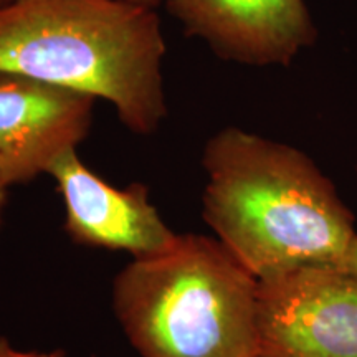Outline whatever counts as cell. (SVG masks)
<instances>
[{
    "label": "cell",
    "instance_id": "277c9868",
    "mask_svg": "<svg viewBox=\"0 0 357 357\" xmlns=\"http://www.w3.org/2000/svg\"><path fill=\"white\" fill-rule=\"evenodd\" d=\"M263 357H357V276L305 268L258 281Z\"/></svg>",
    "mask_w": 357,
    "mask_h": 357
},
{
    "label": "cell",
    "instance_id": "8992f818",
    "mask_svg": "<svg viewBox=\"0 0 357 357\" xmlns=\"http://www.w3.org/2000/svg\"><path fill=\"white\" fill-rule=\"evenodd\" d=\"M65 207V231L75 243L129 253L131 258L160 255L178 240L141 182L114 187L89 169L77 149L48 167Z\"/></svg>",
    "mask_w": 357,
    "mask_h": 357
},
{
    "label": "cell",
    "instance_id": "9c48e42d",
    "mask_svg": "<svg viewBox=\"0 0 357 357\" xmlns=\"http://www.w3.org/2000/svg\"><path fill=\"white\" fill-rule=\"evenodd\" d=\"M344 266L347 268V270L352 271V273H354V275L357 276V238H356L354 245H352L349 255H347V258H346Z\"/></svg>",
    "mask_w": 357,
    "mask_h": 357
},
{
    "label": "cell",
    "instance_id": "7c38bea8",
    "mask_svg": "<svg viewBox=\"0 0 357 357\" xmlns=\"http://www.w3.org/2000/svg\"><path fill=\"white\" fill-rule=\"evenodd\" d=\"M8 2H12V0H0V7L6 6V3H8Z\"/></svg>",
    "mask_w": 357,
    "mask_h": 357
},
{
    "label": "cell",
    "instance_id": "ba28073f",
    "mask_svg": "<svg viewBox=\"0 0 357 357\" xmlns=\"http://www.w3.org/2000/svg\"><path fill=\"white\" fill-rule=\"evenodd\" d=\"M0 357H65L63 351H22L10 344L6 337H0Z\"/></svg>",
    "mask_w": 357,
    "mask_h": 357
},
{
    "label": "cell",
    "instance_id": "7a4b0ae2",
    "mask_svg": "<svg viewBox=\"0 0 357 357\" xmlns=\"http://www.w3.org/2000/svg\"><path fill=\"white\" fill-rule=\"evenodd\" d=\"M155 8L128 0H12L0 7V71L102 98L129 131L167 116Z\"/></svg>",
    "mask_w": 357,
    "mask_h": 357
},
{
    "label": "cell",
    "instance_id": "30bf717a",
    "mask_svg": "<svg viewBox=\"0 0 357 357\" xmlns=\"http://www.w3.org/2000/svg\"><path fill=\"white\" fill-rule=\"evenodd\" d=\"M7 192H8V187L0 181V225H2L3 208H6V202H7Z\"/></svg>",
    "mask_w": 357,
    "mask_h": 357
},
{
    "label": "cell",
    "instance_id": "3957f363",
    "mask_svg": "<svg viewBox=\"0 0 357 357\" xmlns=\"http://www.w3.org/2000/svg\"><path fill=\"white\" fill-rule=\"evenodd\" d=\"M111 305L141 357H257L258 280L215 236L178 235L114 276Z\"/></svg>",
    "mask_w": 357,
    "mask_h": 357
},
{
    "label": "cell",
    "instance_id": "6da1fadb",
    "mask_svg": "<svg viewBox=\"0 0 357 357\" xmlns=\"http://www.w3.org/2000/svg\"><path fill=\"white\" fill-rule=\"evenodd\" d=\"M202 166L204 220L258 281L344 266L354 215L305 153L227 128L205 144Z\"/></svg>",
    "mask_w": 357,
    "mask_h": 357
},
{
    "label": "cell",
    "instance_id": "8fae6325",
    "mask_svg": "<svg viewBox=\"0 0 357 357\" xmlns=\"http://www.w3.org/2000/svg\"><path fill=\"white\" fill-rule=\"evenodd\" d=\"M128 2L139 3V6H144V7H149V8H155V7H159L160 3L166 2V0H128Z\"/></svg>",
    "mask_w": 357,
    "mask_h": 357
},
{
    "label": "cell",
    "instance_id": "4fadbf2b",
    "mask_svg": "<svg viewBox=\"0 0 357 357\" xmlns=\"http://www.w3.org/2000/svg\"><path fill=\"white\" fill-rule=\"evenodd\" d=\"M257 357H263V356H257Z\"/></svg>",
    "mask_w": 357,
    "mask_h": 357
},
{
    "label": "cell",
    "instance_id": "5b68a950",
    "mask_svg": "<svg viewBox=\"0 0 357 357\" xmlns=\"http://www.w3.org/2000/svg\"><path fill=\"white\" fill-rule=\"evenodd\" d=\"M96 98L0 71V181L26 184L88 136Z\"/></svg>",
    "mask_w": 357,
    "mask_h": 357
},
{
    "label": "cell",
    "instance_id": "52a82bcc",
    "mask_svg": "<svg viewBox=\"0 0 357 357\" xmlns=\"http://www.w3.org/2000/svg\"><path fill=\"white\" fill-rule=\"evenodd\" d=\"M185 35L243 65L288 66L318 37L303 0H166Z\"/></svg>",
    "mask_w": 357,
    "mask_h": 357
}]
</instances>
